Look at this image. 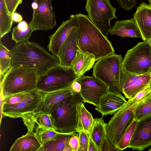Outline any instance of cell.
Returning <instances> with one entry per match:
<instances>
[{
  "mask_svg": "<svg viewBox=\"0 0 151 151\" xmlns=\"http://www.w3.org/2000/svg\"><path fill=\"white\" fill-rule=\"evenodd\" d=\"M150 42V43L151 46V39L148 41Z\"/></svg>",
  "mask_w": 151,
  "mask_h": 151,
  "instance_id": "bcb514c9",
  "label": "cell"
},
{
  "mask_svg": "<svg viewBox=\"0 0 151 151\" xmlns=\"http://www.w3.org/2000/svg\"><path fill=\"white\" fill-rule=\"evenodd\" d=\"M42 145L35 134L27 132L14 142L10 151H39Z\"/></svg>",
  "mask_w": 151,
  "mask_h": 151,
  "instance_id": "603a6c76",
  "label": "cell"
},
{
  "mask_svg": "<svg viewBox=\"0 0 151 151\" xmlns=\"http://www.w3.org/2000/svg\"><path fill=\"white\" fill-rule=\"evenodd\" d=\"M83 99L76 93L54 105L50 114L55 130L58 133L78 132L79 113Z\"/></svg>",
  "mask_w": 151,
  "mask_h": 151,
  "instance_id": "3957f363",
  "label": "cell"
},
{
  "mask_svg": "<svg viewBox=\"0 0 151 151\" xmlns=\"http://www.w3.org/2000/svg\"><path fill=\"white\" fill-rule=\"evenodd\" d=\"M151 115V96L140 101L135 111L134 119L138 121Z\"/></svg>",
  "mask_w": 151,
  "mask_h": 151,
  "instance_id": "83f0119b",
  "label": "cell"
},
{
  "mask_svg": "<svg viewBox=\"0 0 151 151\" xmlns=\"http://www.w3.org/2000/svg\"><path fill=\"white\" fill-rule=\"evenodd\" d=\"M45 92L36 89L30 91L19 102L13 104H3L1 108L3 115L12 118L21 117L39 109Z\"/></svg>",
  "mask_w": 151,
  "mask_h": 151,
  "instance_id": "30bf717a",
  "label": "cell"
},
{
  "mask_svg": "<svg viewBox=\"0 0 151 151\" xmlns=\"http://www.w3.org/2000/svg\"><path fill=\"white\" fill-rule=\"evenodd\" d=\"M87 151H99L98 148L96 144L90 136Z\"/></svg>",
  "mask_w": 151,
  "mask_h": 151,
  "instance_id": "ab89813d",
  "label": "cell"
},
{
  "mask_svg": "<svg viewBox=\"0 0 151 151\" xmlns=\"http://www.w3.org/2000/svg\"><path fill=\"white\" fill-rule=\"evenodd\" d=\"M12 19L13 22H20L23 20L22 16L15 12L12 15Z\"/></svg>",
  "mask_w": 151,
  "mask_h": 151,
  "instance_id": "b9f144b4",
  "label": "cell"
},
{
  "mask_svg": "<svg viewBox=\"0 0 151 151\" xmlns=\"http://www.w3.org/2000/svg\"><path fill=\"white\" fill-rule=\"evenodd\" d=\"M37 8L33 9L32 18L28 23L33 31H47L55 27L56 20L53 10L52 0H34Z\"/></svg>",
  "mask_w": 151,
  "mask_h": 151,
  "instance_id": "8fae6325",
  "label": "cell"
},
{
  "mask_svg": "<svg viewBox=\"0 0 151 151\" xmlns=\"http://www.w3.org/2000/svg\"><path fill=\"white\" fill-rule=\"evenodd\" d=\"M77 45L78 49L93 54L96 61L114 53L110 42L92 23L88 16L77 14Z\"/></svg>",
  "mask_w": 151,
  "mask_h": 151,
  "instance_id": "7a4b0ae2",
  "label": "cell"
},
{
  "mask_svg": "<svg viewBox=\"0 0 151 151\" xmlns=\"http://www.w3.org/2000/svg\"><path fill=\"white\" fill-rule=\"evenodd\" d=\"M78 22L77 14L72 15L68 20H63L56 31L49 36V41L47 47L52 55L58 57L63 43L73 29L77 27Z\"/></svg>",
  "mask_w": 151,
  "mask_h": 151,
  "instance_id": "5bb4252c",
  "label": "cell"
},
{
  "mask_svg": "<svg viewBox=\"0 0 151 151\" xmlns=\"http://www.w3.org/2000/svg\"><path fill=\"white\" fill-rule=\"evenodd\" d=\"M71 86L58 90L45 92L41 104L38 109L50 114L52 108L54 105L76 93L72 89Z\"/></svg>",
  "mask_w": 151,
  "mask_h": 151,
  "instance_id": "44dd1931",
  "label": "cell"
},
{
  "mask_svg": "<svg viewBox=\"0 0 151 151\" xmlns=\"http://www.w3.org/2000/svg\"><path fill=\"white\" fill-rule=\"evenodd\" d=\"M68 144L71 147L72 151H78L79 145L78 134L73 136L70 139Z\"/></svg>",
  "mask_w": 151,
  "mask_h": 151,
  "instance_id": "f35d334b",
  "label": "cell"
},
{
  "mask_svg": "<svg viewBox=\"0 0 151 151\" xmlns=\"http://www.w3.org/2000/svg\"><path fill=\"white\" fill-rule=\"evenodd\" d=\"M85 8L92 23L106 37L111 27L110 22L117 17V9L112 6L110 0H86Z\"/></svg>",
  "mask_w": 151,
  "mask_h": 151,
  "instance_id": "9c48e42d",
  "label": "cell"
},
{
  "mask_svg": "<svg viewBox=\"0 0 151 151\" xmlns=\"http://www.w3.org/2000/svg\"><path fill=\"white\" fill-rule=\"evenodd\" d=\"M76 80L81 85L79 93L83 103H88L97 106L101 97L109 91L106 84L93 75L81 77Z\"/></svg>",
  "mask_w": 151,
  "mask_h": 151,
  "instance_id": "7c38bea8",
  "label": "cell"
},
{
  "mask_svg": "<svg viewBox=\"0 0 151 151\" xmlns=\"http://www.w3.org/2000/svg\"><path fill=\"white\" fill-rule=\"evenodd\" d=\"M96 61L95 57L92 54L78 49L70 67L80 77L93 67Z\"/></svg>",
  "mask_w": 151,
  "mask_h": 151,
  "instance_id": "7402d4cb",
  "label": "cell"
},
{
  "mask_svg": "<svg viewBox=\"0 0 151 151\" xmlns=\"http://www.w3.org/2000/svg\"><path fill=\"white\" fill-rule=\"evenodd\" d=\"M79 78L71 67L57 65L38 77L37 89L45 92L63 89Z\"/></svg>",
  "mask_w": 151,
  "mask_h": 151,
  "instance_id": "52a82bcc",
  "label": "cell"
},
{
  "mask_svg": "<svg viewBox=\"0 0 151 151\" xmlns=\"http://www.w3.org/2000/svg\"><path fill=\"white\" fill-rule=\"evenodd\" d=\"M148 86H149L150 89L151 91V80L150 81V83L149 84Z\"/></svg>",
  "mask_w": 151,
  "mask_h": 151,
  "instance_id": "f6af8a7d",
  "label": "cell"
},
{
  "mask_svg": "<svg viewBox=\"0 0 151 151\" xmlns=\"http://www.w3.org/2000/svg\"><path fill=\"white\" fill-rule=\"evenodd\" d=\"M102 116L99 118L94 119V122L89 133V136L97 146L99 151H100L102 142L106 135L105 123Z\"/></svg>",
  "mask_w": 151,
  "mask_h": 151,
  "instance_id": "d4e9b609",
  "label": "cell"
},
{
  "mask_svg": "<svg viewBox=\"0 0 151 151\" xmlns=\"http://www.w3.org/2000/svg\"><path fill=\"white\" fill-rule=\"evenodd\" d=\"M109 33L111 35L122 37H142L140 30L134 18L116 21Z\"/></svg>",
  "mask_w": 151,
  "mask_h": 151,
  "instance_id": "ffe728a7",
  "label": "cell"
},
{
  "mask_svg": "<svg viewBox=\"0 0 151 151\" xmlns=\"http://www.w3.org/2000/svg\"><path fill=\"white\" fill-rule=\"evenodd\" d=\"M119 150L113 144L107 137H104L102 142L100 151H117Z\"/></svg>",
  "mask_w": 151,
  "mask_h": 151,
  "instance_id": "e575fe53",
  "label": "cell"
},
{
  "mask_svg": "<svg viewBox=\"0 0 151 151\" xmlns=\"http://www.w3.org/2000/svg\"><path fill=\"white\" fill-rule=\"evenodd\" d=\"M78 133L79 145L78 151H87L89 134L83 131Z\"/></svg>",
  "mask_w": 151,
  "mask_h": 151,
  "instance_id": "836d02e7",
  "label": "cell"
},
{
  "mask_svg": "<svg viewBox=\"0 0 151 151\" xmlns=\"http://www.w3.org/2000/svg\"><path fill=\"white\" fill-rule=\"evenodd\" d=\"M151 80V74H134L126 71L122 67L120 74L122 91L128 99L133 98L148 86Z\"/></svg>",
  "mask_w": 151,
  "mask_h": 151,
  "instance_id": "4fadbf2b",
  "label": "cell"
},
{
  "mask_svg": "<svg viewBox=\"0 0 151 151\" xmlns=\"http://www.w3.org/2000/svg\"><path fill=\"white\" fill-rule=\"evenodd\" d=\"M33 31L29 24L27 29L23 31L19 30L17 26L12 29V40L14 41L16 44L28 41Z\"/></svg>",
  "mask_w": 151,
  "mask_h": 151,
  "instance_id": "4dcf8cb0",
  "label": "cell"
},
{
  "mask_svg": "<svg viewBox=\"0 0 151 151\" xmlns=\"http://www.w3.org/2000/svg\"><path fill=\"white\" fill-rule=\"evenodd\" d=\"M30 91L17 93L4 98L1 97V107L3 104H13L19 102L28 95Z\"/></svg>",
  "mask_w": 151,
  "mask_h": 151,
  "instance_id": "d6a6232c",
  "label": "cell"
},
{
  "mask_svg": "<svg viewBox=\"0 0 151 151\" xmlns=\"http://www.w3.org/2000/svg\"><path fill=\"white\" fill-rule=\"evenodd\" d=\"M133 18L141 32L142 40L151 39V4L141 3L137 7Z\"/></svg>",
  "mask_w": 151,
  "mask_h": 151,
  "instance_id": "e0dca14e",
  "label": "cell"
},
{
  "mask_svg": "<svg viewBox=\"0 0 151 151\" xmlns=\"http://www.w3.org/2000/svg\"><path fill=\"white\" fill-rule=\"evenodd\" d=\"M94 122L92 114L86 109L83 103L81 105L77 124L78 132L83 131L89 134Z\"/></svg>",
  "mask_w": 151,
  "mask_h": 151,
  "instance_id": "4316f807",
  "label": "cell"
},
{
  "mask_svg": "<svg viewBox=\"0 0 151 151\" xmlns=\"http://www.w3.org/2000/svg\"><path fill=\"white\" fill-rule=\"evenodd\" d=\"M140 101L134 103L131 99H128L126 103L113 114L106 123V136L116 147L125 131L134 120L135 110Z\"/></svg>",
  "mask_w": 151,
  "mask_h": 151,
  "instance_id": "ba28073f",
  "label": "cell"
},
{
  "mask_svg": "<svg viewBox=\"0 0 151 151\" xmlns=\"http://www.w3.org/2000/svg\"><path fill=\"white\" fill-rule=\"evenodd\" d=\"M22 0H5L9 14L12 15L15 12L18 6L22 3Z\"/></svg>",
  "mask_w": 151,
  "mask_h": 151,
  "instance_id": "8d00e7d4",
  "label": "cell"
},
{
  "mask_svg": "<svg viewBox=\"0 0 151 151\" xmlns=\"http://www.w3.org/2000/svg\"><path fill=\"white\" fill-rule=\"evenodd\" d=\"M122 58L115 53L97 60L93 68V75L106 84L109 91L118 94L122 93L120 74Z\"/></svg>",
  "mask_w": 151,
  "mask_h": 151,
  "instance_id": "5b68a950",
  "label": "cell"
},
{
  "mask_svg": "<svg viewBox=\"0 0 151 151\" xmlns=\"http://www.w3.org/2000/svg\"><path fill=\"white\" fill-rule=\"evenodd\" d=\"M9 53L11 66L25 65L35 68L39 76L60 64L57 57L50 54L39 43L29 41L16 44L9 50Z\"/></svg>",
  "mask_w": 151,
  "mask_h": 151,
  "instance_id": "6da1fadb",
  "label": "cell"
},
{
  "mask_svg": "<svg viewBox=\"0 0 151 151\" xmlns=\"http://www.w3.org/2000/svg\"><path fill=\"white\" fill-rule=\"evenodd\" d=\"M18 29L22 31L26 30L29 26V24L26 21L22 20L19 22L17 26Z\"/></svg>",
  "mask_w": 151,
  "mask_h": 151,
  "instance_id": "7bdbcfd3",
  "label": "cell"
},
{
  "mask_svg": "<svg viewBox=\"0 0 151 151\" xmlns=\"http://www.w3.org/2000/svg\"><path fill=\"white\" fill-rule=\"evenodd\" d=\"M77 134L76 132H58L54 138L43 144L39 151H63L70 138Z\"/></svg>",
  "mask_w": 151,
  "mask_h": 151,
  "instance_id": "cb8c5ba5",
  "label": "cell"
},
{
  "mask_svg": "<svg viewBox=\"0 0 151 151\" xmlns=\"http://www.w3.org/2000/svg\"><path fill=\"white\" fill-rule=\"evenodd\" d=\"M148 151H151V147L148 150Z\"/></svg>",
  "mask_w": 151,
  "mask_h": 151,
  "instance_id": "c3c4849f",
  "label": "cell"
},
{
  "mask_svg": "<svg viewBox=\"0 0 151 151\" xmlns=\"http://www.w3.org/2000/svg\"><path fill=\"white\" fill-rule=\"evenodd\" d=\"M121 7L127 11L132 9L136 6L135 0H116Z\"/></svg>",
  "mask_w": 151,
  "mask_h": 151,
  "instance_id": "74e56055",
  "label": "cell"
},
{
  "mask_svg": "<svg viewBox=\"0 0 151 151\" xmlns=\"http://www.w3.org/2000/svg\"><path fill=\"white\" fill-rule=\"evenodd\" d=\"M138 122L134 119L125 131L116 147L119 151L129 148L130 142Z\"/></svg>",
  "mask_w": 151,
  "mask_h": 151,
  "instance_id": "f546056e",
  "label": "cell"
},
{
  "mask_svg": "<svg viewBox=\"0 0 151 151\" xmlns=\"http://www.w3.org/2000/svg\"><path fill=\"white\" fill-rule=\"evenodd\" d=\"M63 151H72V150L70 145L68 144L66 146Z\"/></svg>",
  "mask_w": 151,
  "mask_h": 151,
  "instance_id": "ee69618b",
  "label": "cell"
},
{
  "mask_svg": "<svg viewBox=\"0 0 151 151\" xmlns=\"http://www.w3.org/2000/svg\"><path fill=\"white\" fill-rule=\"evenodd\" d=\"M149 2V3L151 4V0H147Z\"/></svg>",
  "mask_w": 151,
  "mask_h": 151,
  "instance_id": "7dc6e473",
  "label": "cell"
},
{
  "mask_svg": "<svg viewBox=\"0 0 151 151\" xmlns=\"http://www.w3.org/2000/svg\"><path fill=\"white\" fill-rule=\"evenodd\" d=\"M58 133L53 129L40 128L36 131L34 134L42 145L54 138Z\"/></svg>",
  "mask_w": 151,
  "mask_h": 151,
  "instance_id": "1f68e13d",
  "label": "cell"
},
{
  "mask_svg": "<svg viewBox=\"0 0 151 151\" xmlns=\"http://www.w3.org/2000/svg\"><path fill=\"white\" fill-rule=\"evenodd\" d=\"M38 77L35 68L25 65L11 66L0 76L1 97L4 98L36 89Z\"/></svg>",
  "mask_w": 151,
  "mask_h": 151,
  "instance_id": "277c9868",
  "label": "cell"
},
{
  "mask_svg": "<svg viewBox=\"0 0 151 151\" xmlns=\"http://www.w3.org/2000/svg\"><path fill=\"white\" fill-rule=\"evenodd\" d=\"M77 28H74L63 43L59 52L58 57L60 64L66 67H70L77 50Z\"/></svg>",
  "mask_w": 151,
  "mask_h": 151,
  "instance_id": "d6986e66",
  "label": "cell"
},
{
  "mask_svg": "<svg viewBox=\"0 0 151 151\" xmlns=\"http://www.w3.org/2000/svg\"><path fill=\"white\" fill-rule=\"evenodd\" d=\"M127 101L121 94L109 91L101 98L98 106L95 109L102 116L111 115L122 107Z\"/></svg>",
  "mask_w": 151,
  "mask_h": 151,
  "instance_id": "2e32d148",
  "label": "cell"
},
{
  "mask_svg": "<svg viewBox=\"0 0 151 151\" xmlns=\"http://www.w3.org/2000/svg\"><path fill=\"white\" fill-rule=\"evenodd\" d=\"M71 88L73 91L76 93H79L81 90V85L77 80L74 81L71 85Z\"/></svg>",
  "mask_w": 151,
  "mask_h": 151,
  "instance_id": "60d3db41",
  "label": "cell"
},
{
  "mask_svg": "<svg viewBox=\"0 0 151 151\" xmlns=\"http://www.w3.org/2000/svg\"><path fill=\"white\" fill-rule=\"evenodd\" d=\"M0 76L4 75L11 66L9 50L0 42Z\"/></svg>",
  "mask_w": 151,
  "mask_h": 151,
  "instance_id": "f1b7e54d",
  "label": "cell"
},
{
  "mask_svg": "<svg viewBox=\"0 0 151 151\" xmlns=\"http://www.w3.org/2000/svg\"><path fill=\"white\" fill-rule=\"evenodd\" d=\"M151 146V115L138 121L129 148L142 151Z\"/></svg>",
  "mask_w": 151,
  "mask_h": 151,
  "instance_id": "9a60e30c",
  "label": "cell"
},
{
  "mask_svg": "<svg viewBox=\"0 0 151 151\" xmlns=\"http://www.w3.org/2000/svg\"><path fill=\"white\" fill-rule=\"evenodd\" d=\"M13 21L9 12L5 0H0V39L11 31Z\"/></svg>",
  "mask_w": 151,
  "mask_h": 151,
  "instance_id": "484cf974",
  "label": "cell"
},
{
  "mask_svg": "<svg viewBox=\"0 0 151 151\" xmlns=\"http://www.w3.org/2000/svg\"></svg>",
  "mask_w": 151,
  "mask_h": 151,
  "instance_id": "681fc988",
  "label": "cell"
},
{
  "mask_svg": "<svg viewBox=\"0 0 151 151\" xmlns=\"http://www.w3.org/2000/svg\"><path fill=\"white\" fill-rule=\"evenodd\" d=\"M151 91L148 86L138 92L135 96L131 99L134 103L137 102L151 96Z\"/></svg>",
  "mask_w": 151,
  "mask_h": 151,
  "instance_id": "d590c367",
  "label": "cell"
},
{
  "mask_svg": "<svg viewBox=\"0 0 151 151\" xmlns=\"http://www.w3.org/2000/svg\"><path fill=\"white\" fill-rule=\"evenodd\" d=\"M122 66L124 70L131 73L151 74V46L149 41L138 42L128 50Z\"/></svg>",
  "mask_w": 151,
  "mask_h": 151,
  "instance_id": "8992f818",
  "label": "cell"
},
{
  "mask_svg": "<svg viewBox=\"0 0 151 151\" xmlns=\"http://www.w3.org/2000/svg\"><path fill=\"white\" fill-rule=\"evenodd\" d=\"M21 117L27 128L28 132L34 134L38 129L41 127L55 129L50 114L41 110L38 109L25 114Z\"/></svg>",
  "mask_w": 151,
  "mask_h": 151,
  "instance_id": "ac0fdd59",
  "label": "cell"
}]
</instances>
